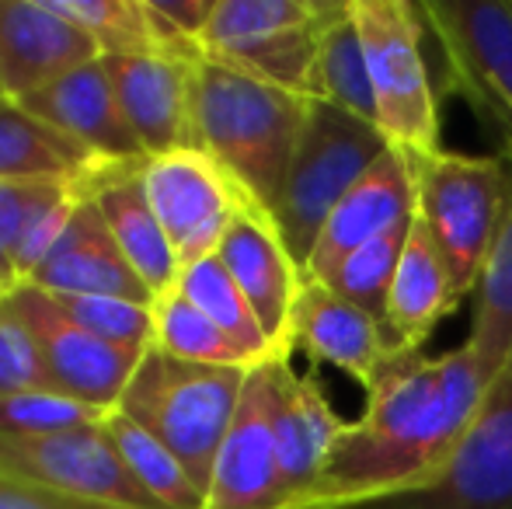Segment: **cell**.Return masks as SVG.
I'll return each mask as SVG.
<instances>
[{
	"label": "cell",
	"mask_w": 512,
	"mask_h": 509,
	"mask_svg": "<svg viewBox=\"0 0 512 509\" xmlns=\"http://www.w3.org/2000/svg\"><path fill=\"white\" fill-rule=\"evenodd\" d=\"M495 377L474 349L405 356L366 394L363 419L345 422L317 482L293 509H356L429 485L478 419Z\"/></svg>",
	"instance_id": "1"
},
{
	"label": "cell",
	"mask_w": 512,
	"mask_h": 509,
	"mask_svg": "<svg viewBox=\"0 0 512 509\" xmlns=\"http://www.w3.org/2000/svg\"><path fill=\"white\" fill-rule=\"evenodd\" d=\"M314 98L203 53L192 70V140L262 210H276Z\"/></svg>",
	"instance_id": "2"
},
{
	"label": "cell",
	"mask_w": 512,
	"mask_h": 509,
	"mask_svg": "<svg viewBox=\"0 0 512 509\" xmlns=\"http://www.w3.org/2000/svg\"><path fill=\"white\" fill-rule=\"evenodd\" d=\"M251 370L185 363L150 346L133 381L122 391L115 412H122L136 426L147 429L157 443H164L206 496L216 454L234 422L237 401H241Z\"/></svg>",
	"instance_id": "3"
},
{
	"label": "cell",
	"mask_w": 512,
	"mask_h": 509,
	"mask_svg": "<svg viewBox=\"0 0 512 509\" xmlns=\"http://www.w3.org/2000/svg\"><path fill=\"white\" fill-rule=\"evenodd\" d=\"M391 147L384 129L314 98L307 112V126L300 133L297 154L286 171L283 192L272 210L286 252L300 269L328 224L331 210L345 199V192L377 164V157Z\"/></svg>",
	"instance_id": "4"
},
{
	"label": "cell",
	"mask_w": 512,
	"mask_h": 509,
	"mask_svg": "<svg viewBox=\"0 0 512 509\" xmlns=\"http://www.w3.org/2000/svg\"><path fill=\"white\" fill-rule=\"evenodd\" d=\"M408 154V150H405ZM415 168V213L429 227L460 300L474 293L506 213V157L408 154Z\"/></svg>",
	"instance_id": "5"
},
{
	"label": "cell",
	"mask_w": 512,
	"mask_h": 509,
	"mask_svg": "<svg viewBox=\"0 0 512 509\" xmlns=\"http://www.w3.org/2000/svg\"><path fill=\"white\" fill-rule=\"evenodd\" d=\"M363 35L377 123L408 154H439V98L422 49V11L405 0H349Z\"/></svg>",
	"instance_id": "6"
},
{
	"label": "cell",
	"mask_w": 512,
	"mask_h": 509,
	"mask_svg": "<svg viewBox=\"0 0 512 509\" xmlns=\"http://www.w3.org/2000/svg\"><path fill=\"white\" fill-rule=\"evenodd\" d=\"M0 478L108 509H164L136 482L102 422L42 436H0Z\"/></svg>",
	"instance_id": "7"
},
{
	"label": "cell",
	"mask_w": 512,
	"mask_h": 509,
	"mask_svg": "<svg viewBox=\"0 0 512 509\" xmlns=\"http://www.w3.org/2000/svg\"><path fill=\"white\" fill-rule=\"evenodd\" d=\"M356 509H512V367L488 387L474 426L429 485Z\"/></svg>",
	"instance_id": "8"
},
{
	"label": "cell",
	"mask_w": 512,
	"mask_h": 509,
	"mask_svg": "<svg viewBox=\"0 0 512 509\" xmlns=\"http://www.w3.org/2000/svg\"><path fill=\"white\" fill-rule=\"evenodd\" d=\"M143 189L182 269L216 255L223 234L248 199L234 178L199 150L150 157L143 164Z\"/></svg>",
	"instance_id": "9"
},
{
	"label": "cell",
	"mask_w": 512,
	"mask_h": 509,
	"mask_svg": "<svg viewBox=\"0 0 512 509\" xmlns=\"http://www.w3.org/2000/svg\"><path fill=\"white\" fill-rule=\"evenodd\" d=\"M4 304L32 332L49 374L67 398H77L91 408H102V412H112L119 405L143 353L77 328L35 286H18Z\"/></svg>",
	"instance_id": "10"
},
{
	"label": "cell",
	"mask_w": 512,
	"mask_h": 509,
	"mask_svg": "<svg viewBox=\"0 0 512 509\" xmlns=\"http://www.w3.org/2000/svg\"><path fill=\"white\" fill-rule=\"evenodd\" d=\"M203 53L147 46L108 53L102 67L147 157L196 150L192 140V70Z\"/></svg>",
	"instance_id": "11"
},
{
	"label": "cell",
	"mask_w": 512,
	"mask_h": 509,
	"mask_svg": "<svg viewBox=\"0 0 512 509\" xmlns=\"http://www.w3.org/2000/svg\"><path fill=\"white\" fill-rule=\"evenodd\" d=\"M418 11L443 46L453 91L512 109V0H425Z\"/></svg>",
	"instance_id": "12"
},
{
	"label": "cell",
	"mask_w": 512,
	"mask_h": 509,
	"mask_svg": "<svg viewBox=\"0 0 512 509\" xmlns=\"http://www.w3.org/2000/svg\"><path fill=\"white\" fill-rule=\"evenodd\" d=\"M276 429H272V360L258 363L237 401L209 478L206 509H283Z\"/></svg>",
	"instance_id": "13"
},
{
	"label": "cell",
	"mask_w": 512,
	"mask_h": 509,
	"mask_svg": "<svg viewBox=\"0 0 512 509\" xmlns=\"http://www.w3.org/2000/svg\"><path fill=\"white\" fill-rule=\"evenodd\" d=\"M216 258L248 297L276 356H290V318L293 304L304 290V269L286 252L272 213L244 199L234 224L227 227L220 248H216Z\"/></svg>",
	"instance_id": "14"
},
{
	"label": "cell",
	"mask_w": 512,
	"mask_h": 509,
	"mask_svg": "<svg viewBox=\"0 0 512 509\" xmlns=\"http://www.w3.org/2000/svg\"><path fill=\"white\" fill-rule=\"evenodd\" d=\"M102 60L84 28L46 0H0V95L21 102L74 70Z\"/></svg>",
	"instance_id": "15"
},
{
	"label": "cell",
	"mask_w": 512,
	"mask_h": 509,
	"mask_svg": "<svg viewBox=\"0 0 512 509\" xmlns=\"http://www.w3.org/2000/svg\"><path fill=\"white\" fill-rule=\"evenodd\" d=\"M290 346L304 349L314 363H328L349 374L366 394L380 384V377L405 356L391 346L384 325L356 307L352 300L338 297L331 286L304 279L290 318Z\"/></svg>",
	"instance_id": "16"
},
{
	"label": "cell",
	"mask_w": 512,
	"mask_h": 509,
	"mask_svg": "<svg viewBox=\"0 0 512 509\" xmlns=\"http://www.w3.org/2000/svg\"><path fill=\"white\" fill-rule=\"evenodd\" d=\"M415 217V168L401 147H387L370 171L345 192L342 203L331 210L314 252L307 258L304 279L328 283L331 272L359 245L380 238L391 227H401Z\"/></svg>",
	"instance_id": "17"
},
{
	"label": "cell",
	"mask_w": 512,
	"mask_h": 509,
	"mask_svg": "<svg viewBox=\"0 0 512 509\" xmlns=\"http://www.w3.org/2000/svg\"><path fill=\"white\" fill-rule=\"evenodd\" d=\"M272 429L286 492L283 509H293L324 471L345 419L331 408L314 374H293L290 356H272Z\"/></svg>",
	"instance_id": "18"
},
{
	"label": "cell",
	"mask_w": 512,
	"mask_h": 509,
	"mask_svg": "<svg viewBox=\"0 0 512 509\" xmlns=\"http://www.w3.org/2000/svg\"><path fill=\"white\" fill-rule=\"evenodd\" d=\"M21 109L32 112L56 133L70 136L105 164H143L150 161L140 136L133 133L122 112L115 88L108 81L102 60L74 70L63 81L21 98Z\"/></svg>",
	"instance_id": "19"
},
{
	"label": "cell",
	"mask_w": 512,
	"mask_h": 509,
	"mask_svg": "<svg viewBox=\"0 0 512 509\" xmlns=\"http://www.w3.org/2000/svg\"><path fill=\"white\" fill-rule=\"evenodd\" d=\"M25 286L46 293H88V297H119L129 304L154 307V293L140 279V272L119 252L105 217L98 213L95 199L84 196L70 220L67 234L56 241V248L42 258Z\"/></svg>",
	"instance_id": "20"
},
{
	"label": "cell",
	"mask_w": 512,
	"mask_h": 509,
	"mask_svg": "<svg viewBox=\"0 0 512 509\" xmlns=\"http://www.w3.org/2000/svg\"><path fill=\"white\" fill-rule=\"evenodd\" d=\"M143 164H102L95 175H88V196L95 199L126 262L140 272L150 293L161 297L178 286L182 265L143 189Z\"/></svg>",
	"instance_id": "21"
},
{
	"label": "cell",
	"mask_w": 512,
	"mask_h": 509,
	"mask_svg": "<svg viewBox=\"0 0 512 509\" xmlns=\"http://www.w3.org/2000/svg\"><path fill=\"white\" fill-rule=\"evenodd\" d=\"M84 196H88V178L0 182V269L11 293L32 279L42 258L67 234Z\"/></svg>",
	"instance_id": "22"
},
{
	"label": "cell",
	"mask_w": 512,
	"mask_h": 509,
	"mask_svg": "<svg viewBox=\"0 0 512 509\" xmlns=\"http://www.w3.org/2000/svg\"><path fill=\"white\" fill-rule=\"evenodd\" d=\"M460 307V293L453 276L432 241L429 227L415 213L408 231V245L401 265L394 272L391 293H387L384 332L401 356H418L432 339L436 325Z\"/></svg>",
	"instance_id": "23"
},
{
	"label": "cell",
	"mask_w": 512,
	"mask_h": 509,
	"mask_svg": "<svg viewBox=\"0 0 512 509\" xmlns=\"http://www.w3.org/2000/svg\"><path fill=\"white\" fill-rule=\"evenodd\" d=\"M102 164L105 161H98L91 150L56 133L18 102L0 98V182H39V178L84 182Z\"/></svg>",
	"instance_id": "24"
},
{
	"label": "cell",
	"mask_w": 512,
	"mask_h": 509,
	"mask_svg": "<svg viewBox=\"0 0 512 509\" xmlns=\"http://www.w3.org/2000/svg\"><path fill=\"white\" fill-rule=\"evenodd\" d=\"M506 182V213L495 248L485 262L478 286H474V318L467 346L481 360V367L499 381L512 367V161Z\"/></svg>",
	"instance_id": "25"
},
{
	"label": "cell",
	"mask_w": 512,
	"mask_h": 509,
	"mask_svg": "<svg viewBox=\"0 0 512 509\" xmlns=\"http://www.w3.org/2000/svg\"><path fill=\"white\" fill-rule=\"evenodd\" d=\"M314 98L331 102L352 116L377 123V98H373L370 67L359 25L352 18L349 0H338L335 14L324 21L321 42H317V67H314Z\"/></svg>",
	"instance_id": "26"
},
{
	"label": "cell",
	"mask_w": 512,
	"mask_h": 509,
	"mask_svg": "<svg viewBox=\"0 0 512 509\" xmlns=\"http://www.w3.org/2000/svg\"><path fill=\"white\" fill-rule=\"evenodd\" d=\"M154 346L175 360L203 367H258L255 356L213 325L178 286L154 300Z\"/></svg>",
	"instance_id": "27"
},
{
	"label": "cell",
	"mask_w": 512,
	"mask_h": 509,
	"mask_svg": "<svg viewBox=\"0 0 512 509\" xmlns=\"http://www.w3.org/2000/svg\"><path fill=\"white\" fill-rule=\"evenodd\" d=\"M105 429L119 457L126 461V468L136 475V482L164 509H206V496L192 482L189 471L182 468V461L164 443H157L147 429L136 426L133 419H126L115 408L105 415Z\"/></svg>",
	"instance_id": "28"
},
{
	"label": "cell",
	"mask_w": 512,
	"mask_h": 509,
	"mask_svg": "<svg viewBox=\"0 0 512 509\" xmlns=\"http://www.w3.org/2000/svg\"><path fill=\"white\" fill-rule=\"evenodd\" d=\"M178 290H182L213 325H220L237 346L248 349L258 363L276 356L272 342L265 339L262 325H258L255 311H251L248 297H244L241 286L230 279V272L223 269V262L216 255H206V258H199V262L185 265L182 276H178Z\"/></svg>",
	"instance_id": "29"
},
{
	"label": "cell",
	"mask_w": 512,
	"mask_h": 509,
	"mask_svg": "<svg viewBox=\"0 0 512 509\" xmlns=\"http://www.w3.org/2000/svg\"><path fill=\"white\" fill-rule=\"evenodd\" d=\"M411 220L401 227H391V231H384L380 238L366 241V245H359L356 252L331 272L328 283H324V286H331L338 297H345L356 307H363V311L370 314V318H377L380 325H384L387 293H391L394 272H398L401 255H405V245H408Z\"/></svg>",
	"instance_id": "30"
},
{
	"label": "cell",
	"mask_w": 512,
	"mask_h": 509,
	"mask_svg": "<svg viewBox=\"0 0 512 509\" xmlns=\"http://www.w3.org/2000/svg\"><path fill=\"white\" fill-rule=\"evenodd\" d=\"M46 297L63 318L98 339L136 349V353H147L154 346V307L129 304L119 297H88V293H46Z\"/></svg>",
	"instance_id": "31"
},
{
	"label": "cell",
	"mask_w": 512,
	"mask_h": 509,
	"mask_svg": "<svg viewBox=\"0 0 512 509\" xmlns=\"http://www.w3.org/2000/svg\"><path fill=\"white\" fill-rule=\"evenodd\" d=\"M60 18L74 21L108 53H133L154 46L143 0H46Z\"/></svg>",
	"instance_id": "32"
},
{
	"label": "cell",
	"mask_w": 512,
	"mask_h": 509,
	"mask_svg": "<svg viewBox=\"0 0 512 509\" xmlns=\"http://www.w3.org/2000/svg\"><path fill=\"white\" fill-rule=\"evenodd\" d=\"M108 412L91 408L60 391H14L0 394V436H42L102 422Z\"/></svg>",
	"instance_id": "33"
},
{
	"label": "cell",
	"mask_w": 512,
	"mask_h": 509,
	"mask_svg": "<svg viewBox=\"0 0 512 509\" xmlns=\"http://www.w3.org/2000/svg\"><path fill=\"white\" fill-rule=\"evenodd\" d=\"M14 391H60V387L49 374L32 332L7 311V304H0V394Z\"/></svg>",
	"instance_id": "34"
},
{
	"label": "cell",
	"mask_w": 512,
	"mask_h": 509,
	"mask_svg": "<svg viewBox=\"0 0 512 509\" xmlns=\"http://www.w3.org/2000/svg\"><path fill=\"white\" fill-rule=\"evenodd\" d=\"M150 7H154L157 18L168 21L182 39H189L199 46L209 18H213L216 0H150Z\"/></svg>",
	"instance_id": "35"
},
{
	"label": "cell",
	"mask_w": 512,
	"mask_h": 509,
	"mask_svg": "<svg viewBox=\"0 0 512 509\" xmlns=\"http://www.w3.org/2000/svg\"><path fill=\"white\" fill-rule=\"evenodd\" d=\"M0 509H108V506H95V503H84V499H70L60 496V492L39 489V485L0 478Z\"/></svg>",
	"instance_id": "36"
},
{
	"label": "cell",
	"mask_w": 512,
	"mask_h": 509,
	"mask_svg": "<svg viewBox=\"0 0 512 509\" xmlns=\"http://www.w3.org/2000/svg\"><path fill=\"white\" fill-rule=\"evenodd\" d=\"M467 105H471V109L478 112V116L485 119L495 133H499L502 157L512 161V109H506V105H499V102H467Z\"/></svg>",
	"instance_id": "37"
},
{
	"label": "cell",
	"mask_w": 512,
	"mask_h": 509,
	"mask_svg": "<svg viewBox=\"0 0 512 509\" xmlns=\"http://www.w3.org/2000/svg\"><path fill=\"white\" fill-rule=\"evenodd\" d=\"M11 297V286H7V279H4V269H0V304Z\"/></svg>",
	"instance_id": "38"
},
{
	"label": "cell",
	"mask_w": 512,
	"mask_h": 509,
	"mask_svg": "<svg viewBox=\"0 0 512 509\" xmlns=\"http://www.w3.org/2000/svg\"><path fill=\"white\" fill-rule=\"evenodd\" d=\"M0 98H4V95H0Z\"/></svg>",
	"instance_id": "39"
}]
</instances>
